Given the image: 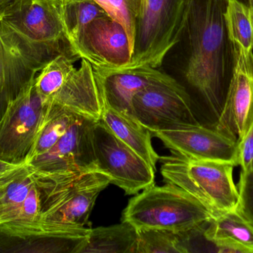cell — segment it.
I'll return each mask as SVG.
<instances>
[{
    "label": "cell",
    "instance_id": "6da1fadb",
    "mask_svg": "<svg viewBox=\"0 0 253 253\" xmlns=\"http://www.w3.org/2000/svg\"><path fill=\"white\" fill-rule=\"evenodd\" d=\"M228 0H193L184 34L187 52L184 77L215 129L234 74L235 62L227 34Z\"/></svg>",
    "mask_w": 253,
    "mask_h": 253
},
{
    "label": "cell",
    "instance_id": "7a4b0ae2",
    "mask_svg": "<svg viewBox=\"0 0 253 253\" xmlns=\"http://www.w3.org/2000/svg\"><path fill=\"white\" fill-rule=\"evenodd\" d=\"M0 30L38 72L58 55L72 56L61 0H12L0 9Z\"/></svg>",
    "mask_w": 253,
    "mask_h": 253
},
{
    "label": "cell",
    "instance_id": "3957f363",
    "mask_svg": "<svg viewBox=\"0 0 253 253\" xmlns=\"http://www.w3.org/2000/svg\"><path fill=\"white\" fill-rule=\"evenodd\" d=\"M35 176L41 193L40 227L45 236H69L85 228L99 193L111 184L100 169L50 175L35 172Z\"/></svg>",
    "mask_w": 253,
    "mask_h": 253
},
{
    "label": "cell",
    "instance_id": "277c9868",
    "mask_svg": "<svg viewBox=\"0 0 253 253\" xmlns=\"http://www.w3.org/2000/svg\"><path fill=\"white\" fill-rule=\"evenodd\" d=\"M159 160L164 181L193 196L214 218L237 209L239 193L233 181V163L187 158L174 152Z\"/></svg>",
    "mask_w": 253,
    "mask_h": 253
},
{
    "label": "cell",
    "instance_id": "5b68a950",
    "mask_svg": "<svg viewBox=\"0 0 253 253\" xmlns=\"http://www.w3.org/2000/svg\"><path fill=\"white\" fill-rule=\"evenodd\" d=\"M211 212L181 187L167 182L135 195L123 211L122 221L143 229L179 233L213 218Z\"/></svg>",
    "mask_w": 253,
    "mask_h": 253
},
{
    "label": "cell",
    "instance_id": "8992f818",
    "mask_svg": "<svg viewBox=\"0 0 253 253\" xmlns=\"http://www.w3.org/2000/svg\"><path fill=\"white\" fill-rule=\"evenodd\" d=\"M192 2L193 0H146L137 19L132 57L124 69L159 68L181 40Z\"/></svg>",
    "mask_w": 253,
    "mask_h": 253
},
{
    "label": "cell",
    "instance_id": "52a82bcc",
    "mask_svg": "<svg viewBox=\"0 0 253 253\" xmlns=\"http://www.w3.org/2000/svg\"><path fill=\"white\" fill-rule=\"evenodd\" d=\"M35 78L10 102L0 120V160L27 164L50 103L37 91Z\"/></svg>",
    "mask_w": 253,
    "mask_h": 253
},
{
    "label": "cell",
    "instance_id": "ba28073f",
    "mask_svg": "<svg viewBox=\"0 0 253 253\" xmlns=\"http://www.w3.org/2000/svg\"><path fill=\"white\" fill-rule=\"evenodd\" d=\"M132 115L149 132L179 124H202L190 94L171 76L150 85L134 97Z\"/></svg>",
    "mask_w": 253,
    "mask_h": 253
},
{
    "label": "cell",
    "instance_id": "9c48e42d",
    "mask_svg": "<svg viewBox=\"0 0 253 253\" xmlns=\"http://www.w3.org/2000/svg\"><path fill=\"white\" fill-rule=\"evenodd\" d=\"M93 145L99 169L126 195L138 194L154 185L153 168L100 120L93 128Z\"/></svg>",
    "mask_w": 253,
    "mask_h": 253
},
{
    "label": "cell",
    "instance_id": "30bf717a",
    "mask_svg": "<svg viewBox=\"0 0 253 253\" xmlns=\"http://www.w3.org/2000/svg\"><path fill=\"white\" fill-rule=\"evenodd\" d=\"M69 47L74 57L85 59L98 71L124 69L132 57L126 30L109 16L90 22Z\"/></svg>",
    "mask_w": 253,
    "mask_h": 253
},
{
    "label": "cell",
    "instance_id": "8fae6325",
    "mask_svg": "<svg viewBox=\"0 0 253 253\" xmlns=\"http://www.w3.org/2000/svg\"><path fill=\"white\" fill-rule=\"evenodd\" d=\"M96 122L81 116L77 117L51 149L28 164L36 173L42 175L100 169L93 145V128Z\"/></svg>",
    "mask_w": 253,
    "mask_h": 253
},
{
    "label": "cell",
    "instance_id": "7c38bea8",
    "mask_svg": "<svg viewBox=\"0 0 253 253\" xmlns=\"http://www.w3.org/2000/svg\"><path fill=\"white\" fill-rule=\"evenodd\" d=\"M170 152L197 160L228 162L238 166V143L202 124H179L150 132Z\"/></svg>",
    "mask_w": 253,
    "mask_h": 253
},
{
    "label": "cell",
    "instance_id": "4fadbf2b",
    "mask_svg": "<svg viewBox=\"0 0 253 253\" xmlns=\"http://www.w3.org/2000/svg\"><path fill=\"white\" fill-rule=\"evenodd\" d=\"M81 117L99 120L102 112L100 81L93 67L85 59L48 101Z\"/></svg>",
    "mask_w": 253,
    "mask_h": 253
},
{
    "label": "cell",
    "instance_id": "5bb4252c",
    "mask_svg": "<svg viewBox=\"0 0 253 253\" xmlns=\"http://www.w3.org/2000/svg\"><path fill=\"white\" fill-rule=\"evenodd\" d=\"M253 126V79L234 70L225 103L215 129L238 143Z\"/></svg>",
    "mask_w": 253,
    "mask_h": 253
},
{
    "label": "cell",
    "instance_id": "9a60e30c",
    "mask_svg": "<svg viewBox=\"0 0 253 253\" xmlns=\"http://www.w3.org/2000/svg\"><path fill=\"white\" fill-rule=\"evenodd\" d=\"M95 71L99 76L102 94L107 102L131 117L134 97L150 85L170 77L158 68L150 66L119 71Z\"/></svg>",
    "mask_w": 253,
    "mask_h": 253
},
{
    "label": "cell",
    "instance_id": "2e32d148",
    "mask_svg": "<svg viewBox=\"0 0 253 253\" xmlns=\"http://www.w3.org/2000/svg\"><path fill=\"white\" fill-rule=\"evenodd\" d=\"M101 93L102 112L99 120L156 170V163L160 156L156 152L152 145L150 132L134 117L111 107L104 98L102 87Z\"/></svg>",
    "mask_w": 253,
    "mask_h": 253
},
{
    "label": "cell",
    "instance_id": "e0dca14e",
    "mask_svg": "<svg viewBox=\"0 0 253 253\" xmlns=\"http://www.w3.org/2000/svg\"><path fill=\"white\" fill-rule=\"evenodd\" d=\"M37 74L0 30V120L10 102Z\"/></svg>",
    "mask_w": 253,
    "mask_h": 253
},
{
    "label": "cell",
    "instance_id": "ac0fdd59",
    "mask_svg": "<svg viewBox=\"0 0 253 253\" xmlns=\"http://www.w3.org/2000/svg\"><path fill=\"white\" fill-rule=\"evenodd\" d=\"M205 233L219 248V253H253V226L237 209L210 220Z\"/></svg>",
    "mask_w": 253,
    "mask_h": 253
},
{
    "label": "cell",
    "instance_id": "d6986e66",
    "mask_svg": "<svg viewBox=\"0 0 253 253\" xmlns=\"http://www.w3.org/2000/svg\"><path fill=\"white\" fill-rule=\"evenodd\" d=\"M225 18L234 70L253 79V31L249 7L238 0H228Z\"/></svg>",
    "mask_w": 253,
    "mask_h": 253
},
{
    "label": "cell",
    "instance_id": "ffe728a7",
    "mask_svg": "<svg viewBox=\"0 0 253 253\" xmlns=\"http://www.w3.org/2000/svg\"><path fill=\"white\" fill-rule=\"evenodd\" d=\"M138 231L129 223L90 229L80 253H136Z\"/></svg>",
    "mask_w": 253,
    "mask_h": 253
},
{
    "label": "cell",
    "instance_id": "44dd1931",
    "mask_svg": "<svg viewBox=\"0 0 253 253\" xmlns=\"http://www.w3.org/2000/svg\"><path fill=\"white\" fill-rule=\"evenodd\" d=\"M35 181V171L30 164L23 165L0 181V224L17 214Z\"/></svg>",
    "mask_w": 253,
    "mask_h": 253
},
{
    "label": "cell",
    "instance_id": "7402d4cb",
    "mask_svg": "<svg viewBox=\"0 0 253 253\" xmlns=\"http://www.w3.org/2000/svg\"><path fill=\"white\" fill-rule=\"evenodd\" d=\"M41 209V193L35 181L17 214L8 222L0 224V234L17 239L42 236Z\"/></svg>",
    "mask_w": 253,
    "mask_h": 253
},
{
    "label": "cell",
    "instance_id": "603a6c76",
    "mask_svg": "<svg viewBox=\"0 0 253 253\" xmlns=\"http://www.w3.org/2000/svg\"><path fill=\"white\" fill-rule=\"evenodd\" d=\"M61 10L68 45L75 41L90 22L108 16L101 6L92 0L61 2Z\"/></svg>",
    "mask_w": 253,
    "mask_h": 253
},
{
    "label": "cell",
    "instance_id": "cb8c5ba5",
    "mask_svg": "<svg viewBox=\"0 0 253 253\" xmlns=\"http://www.w3.org/2000/svg\"><path fill=\"white\" fill-rule=\"evenodd\" d=\"M78 117L80 116L71 111L50 103L47 119L42 128L27 164L33 159L51 149L66 133L70 126Z\"/></svg>",
    "mask_w": 253,
    "mask_h": 253
},
{
    "label": "cell",
    "instance_id": "d4e9b609",
    "mask_svg": "<svg viewBox=\"0 0 253 253\" xmlns=\"http://www.w3.org/2000/svg\"><path fill=\"white\" fill-rule=\"evenodd\" d=\"M71 55H58L39 71L34 84L45 102H48L54 96L77 69Z\"/></svg>",
    "mask_w": 253,
    "mask_h": 253
},
{
    "label": "cell",
    "instance_id": "484cf974",
    "mask_svg": "<svg viewBox=\"0 0 253 253\" xmlns=\"http://www.w3.org/2000/svg\"><path fill=\"white\" fill-rule=\"evenodd\" d=\"M78 0H61V2ZM97 3L114 20L123 25L133 49L137 19L141 13L146 0H92Z\"/></svg>",
    "mask_w": 253,
    "mask_h": 253
},
{
    "label": "cell",
    "instance_id": "4316f807",
    "mask_svg": "<svg viewBox=\"0 0 253 253\" xmlns=\"http://www.w3.org/2000/svg\"><path fill=\"white\" fill-rule=\"evenodd\" d=\"M137 231L136 253H180L176 233L155 229Z\"/></svg>",
    "mask_w": 253,
    "mask_h": 253
},
{
    "label": "cell",
    "instance_id": "83f0119b",
    "mask_svg": "<svg viewBox=\"0 0 253 253\" xmlns=\"http://www.w3.org/2000/svg\"><path fill=\"white\" fill-rule=\"evenodd\" d=\"M237 210L253 227V170L241 172Z\"/></svg>",
    "mask_w": 253,
    "mask_h": 253
},
{
    "label": "cell",
    "instance_id": "f1b7e54d",
    "mask_svg": "<svg viewBox=\"0 0 253 253\" xmlns=\"http://www.w3.org/2000/svg\"><path fill=\"white\" fill-rule=\"evenodd\" d=\"M238 166L242 172L253 170V126L247 136L238 144Z\"/></svg>",
    "mask_w": 253,
    "mask_h": 253
},
{
    "label": "cell",
    "instance_id": "f546056e",
    "mask_svg": "<svg viewBox=\"0 0 253 253\" xmlns=\"http://www.w3.org/2000/svg\"><path fill=\"white\" fill-rule=\"evenodd\" d=\"M22 166L23 165L13 164L0 160V181L17 170Z\"/></svg>",
    "mask_w": 253,
    "mask_h": 253
},
{
    "label": "cell",
    "instance_id": "4dcf8cb0",
    "mask_svg": "<svg viewBox=\"0 0 253 253\" xmlns=\"http://www.w3.org/2000/svg\"><path fill=\"white\" fill-rule=\"evenodd\" d=\"M248 7H249L250 13H251V22H252L253 31V0H250Z\"/></svg>",
    "mask_w": 253,
    "mask_h": 253
},
{
    "label": "cell",
    "instance_id": "1f68e13d",
    "mask_svg": "<svg viewBox=\"0 0 253 253\" xmlns=\"http://www.w3.org/2000/svg\"><path fill=\"white\" fill-rule=\"evenodd\" d=\"M12 0H0V9L1 8V7H4L5 4H7V3L10 2V1H11Z\"/></svg>",
    "mask_w": 253,
    "mask_h": 253
}]
</instances>
